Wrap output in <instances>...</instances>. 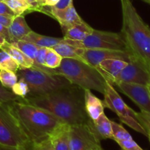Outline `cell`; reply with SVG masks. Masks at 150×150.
Returning a JSON list of instances; mask_svg holds the SVG:
<instances>
[{
	"label": "cell",
	"mask_w": 150,
	"mask_h": 150,
	"mask_svg": "<svg viewBox=\"0 0 150 150\" xmlns=\"http://www.w3.org/2000/svg\"><path fill=\"white\" fill-rule=\"evenodd\" d=\"M70 86L45 95L26 96V102L55 116L67 125L87 123L89 118L84 108V89Z\"/></svg>",
	"instance_id": "1"
},
{
	"label": "cell",
	"mask_w": 150,
	"mask_h": 150,
	"mask_svg": "<svg viewBox=\"0 0 150 150\" xmlns=\"http://www.w3.org/2000/svg\"><path fill=\"white\" fill-rule=\"evenodd\" d=\"M10 106L32 143L50 139L54 132L64 125L52 114L28 103L23 98L10 102Z\"/></svg>",
	"instance_id": "2"
},
{
	"label": "cell",
	"mask_w": 150,
	"mask_h": 150,
	"mask_svg": "<svg viewBox=\"0 0 150 150\" xmlns=\"http://www.w3.org/2000/svg\"><path fill=\"white\" fill-rule=\"evenodd\" d=\"M122 28L121 34L129 51L150 71V28L141 18L130 0H121Z\"/></svg>",
	"instance_id": "3"
},
{
	"label": "cell",
	"mask_w": 150,
	"mask_h": 150,
	"mask_svg": "<svg viewBox=\"0 0 150 150\" xmlns=\"http://www.w3.org/2000/svg\"><path fill=\"white\" fill-rule=\"evenodd\" d=\"M55 70L57 75L64 76L75 86L104 93L106 80L95 67L83 60L62 58L59 67Z\"/></svg>",
	"instance_id": "4"
},
{
	"label": "cell",
	"mask_w": 150,
	"mask_h": 150,
	"mask_svg": "<svg viewBox=\"0 0 150 150\" xmlns=\"http://www.w3.org/2000/svg\"><path fill=\"white\" fill-rule=\"evenodd\" d=\"M16 73L18 80L23 81L28 85L29 96L45 95L73 85L64 76L50 74L32 67L19 69Z\"/></svg>",
	"instance_id": "5"
},
{
	"label": "cell",
	"mask_w": 150,
	"mask_h": 150,
	"mask_svg": "<svg viewBox=\"0 0 150 150\" xmlns=\"http://www.w3.org/2000/svg\"><path fill=\"white\" fill-rule=\"evenodd\" d=\"M0 144L29 149L32 143L21 126L8 103H0Z\"/></svg>",
	"instance_id": "6"
},
{
	"label": "cell",
	"mask_w": 150,
	"mask_h": 150,
	"mask_svg": "<svg viewBox=\"0 0 150 150\" xmlns=\"http://www.w3.org/2000/svg\"><path fill=\"white\" fill-rule=\"evenodd\" d=\"M64 42L79 48L113 50L130 53L124 37L121 33L103 32L94 29L92 33L88 35L83 40L76 41L64 39Z\"/></svg>",
	"instance_id": "7"
},
{
	"label": "cell",
	"mask_w": 150,
	"mask_h": 150,
	"mask_svg": "<svg viewBox=\"0 0 150 150\" xmlns=\"http://www.w3.org/2000/svg\"><path fill=\"white\" fill-rule=\"evenodd\" d=\"M103 95L104 100L103 102L104 107L110 108L115 112L122 122L147 137V132L135 117V111L126 105L113 85L108 81L105 83Z\"/></svg>",
	"instance_id": "8"
},
{
	"label": "cell",
	"mask_w": 150,
	"mask_h": 150,
	"mask_svg": "<svg viewBox=\"0 0 150 150\" xmlns=\"http://www.w3.org/2000/svg\"><path fill=\"white\" fill-rule=\"evenodd\" d=\"M70 150H92L101 147L100 142L87 123L69 126Z\"/></svg>",
	"instance_id": "9"
},
{
	"label": "cell",
	"mask_w": 150,
	"mask_h": 150,
	"mask_svg": "<svg viewBox=\"0 0 150 150\" xmlns=\"http://www.w3.org/2000/svg\"><path fill=\"white\" fill-rule=\"evenodd\" d=\"M120 82L147 86L150 83V71L142 62L133 57L116 79L114 84Z\"/></svg>",
	"instance_id": "10"
},
{
	"label": "cell",
	"mask_w": 150,
	"mask_h": 150,
	"mask_svg": "<svg viewBox=\"0 0 150 150\" xmlns=\"http://www.w3.org/2000/svg\"><path fill=\"white\" fill-rule=\"evenodd\" d=\"M132 57L133 56L129 52H126V51L84 48L81 59L85 62L89 64V65L97 69L100 63L103 60L120 59L129 62L131 60Z\"/></svg>",
	"instance_id": "11"
},
{
	"label": "cell",
	"mask_w": 150,
	"mask_h": 150,
	"mask_svg": "<svg viewBox=\"0 0 150 150\" xmlns=\"http://www.w3.org/2000/svg\"><path fill=\"white\" fill-rule=\"evenodd\" d=\"M123 94L130 98L141 111L150 114V92L147 86L120 82L116 84Z\"/></svg>",
	"instance_id": "12"
},
{
	"label": "cell",
	"mask_w": 150,
	"mask_h": 150,
	"mask_svg": "<svg viewBox=\"0 0 150 150\" xmlns=\"http://www.w3.org/2000/svg\"><path fill=\"white\" fill-rule=\"evenodd\" d=\"M127 63L120 59H105L100 63L97 70L101 73L106 81L114 85L116 79Z\"/></svg>",
	"instance_id": "13"
},
{
	"label": "cell",
	"mask_w": 150,
	"mask_h": 150,
	"mask_svg": "<svg viewBox=\"0 0 150 150\" xmlns=\"http://www.w3.org/2000/svg\"><path fill=\"white\" fill-rule=\"evenodd\" d=\"M87 124L100 142L104 139H113L111 121L105 116V113H103L95 120L89 119Z\"/></svg>",
	"instance_id": "14"
},
{
	"label": "cell",
	"mask_w": 150,
	"mask_h": 150,
	"mask_svg": "<svg viewBox=\"0 0 150 150\" xmlns=\"http://www.w3.org/2000/svg\"><path fill=\"white\" fill-rule=\"evenodd\" d=\"M84 108L89 119L95 120L104 113L103 102L97 98L91 90L84 89Z\"/></svg>",
	"instance_id": "15"
},
{
	"label": "cell",
	"mask_w": 150,
	"mask_h": 150,
	"mask_svg": "<svg viewBox=\"0 0 150 150\" xmlns=\"http://www.w3.org/2000/svg\"><path fill=\"white\" fill-rule=\"evenodd\" d=\"M7 29L11 40L10 43L20 40L23 37L28 35L31 31H32L28 26L23 15L16 16V17H14L11 24Z\"/></svg>",
	"instance_id": "16"
},
{
	"label": "cell",
	"mask_w": 150,
	"mask_h": 150,
	"mask_svg": "<svg viewBox=\"0 0 150 150\" xmlns=\"http://www.w3.org/2000/svg\"><path fill=\"white\" fill-rule=\"evenodd\" d=\"M54 18L58 21L64 32L67 30L71 26L83 21V19L78 14L73 4H71L64 11L55 15Z\"/></svg>",
	"instance_id": "17"
},
{
	"label": "cell",
	"mask_w": 150,
	"mask_h": 150,
	"mask_svg": "<svg viewBox=\"0 0 150 150\" xmlns=\"http://www.w3.org/2000/svg\"><path fill=\"white\" fill-rule=\"evenodd\" d=\"M21 40L35 44L39 48H52L54 45L60 43L64 40V38H53L40 35L31 31L28 35L23 37Z\"/></svg>",
	"instance_id": "18"
},
{
	"label": "cell",
	"mask_w": 150,
	"mask_h": 150,
	"mask_svg": "<svg viewBox=\"0 0 150 150\" xmlns=\"http://www.w3.org/2000/svg\"><path fill=\"white\" fill-rule=\"evenodd\" d=\"M68 131L69 125L64 124L50 137L54 150H70Z\"/></svg>",
	"instance_id": "19"
},
{
	"label": "cell",
	"mask_w": 150,
	"mask_h": 150,
	"mask_svg": "<svg viewBox=\"0 0 150 150\" xmlns=\"http://www.w3.org/2000/svg\"><path fill=\"white\" fill-rule=\"evenodd\" d=\"M94 29L88 25L86 22L77 23L69 28L64 32V39L71 40L81 41L86 38L88 35L92 33Z\"/></svg>",
	"instance_id": "20"
},
{
	"label": "cell",
	"mask_w": 150,
	"mask_h": 150,
	"mask_svg": "<svg viewBox=\"0 0 150 150\" xmlns=\"http://www.w3.org/2000/svg\"><path fill=\"white\" fill-rule=\"evenodd\" d=\"M0 48L5 51L17 62L19 65V69L30 68L33 66V60L25 55L18 48L15 47L10 42H5V43Z\"/></svg>",
	"instance_id": "21"
},
{
	"label": "cell",
	"mask_w": 150,
	"mask_h": 150,
	"mask_svg": "<svg viewBox=\"0 0 150 150\" xmlns=\"http://www.w3.org/2000/svg\"><path fill=\"white\" fill-rule=\"evenodd\" d=\"M51 48L54 49L62 58H71L81 60V57L84 50V48H79L67 43L64 42V39L62 42L54 45Z\"/></svg>",
	"instance_id": "22"
},
{
	"label": "cell",
	"mask_w": 150,
	"mask_h": 150,
	"mask_svg": "<svg viewBox=\"0 0 150 150\" xmlns=\"http://www.w3.org/2000/svg\"><path fill=\"white\" fill-rule=\"evenodd\" d=\"M11 44L17 48H18L25 55H26L28 57L32 59L33 61L35 59L38 49H39V47L35 45V44L27 42V41L23 40H17L16 42H12Z\"/></svg>",
	"instance_id": "23"
},
{
	"label": "cell",
	"mask_w": 150,
	"mask_h": 150,
	"mask_svg": "<svg viewBox=\"0 0 150 150\" xmlns=\"http://www.w3.org/2000/svg\"><path fill=\"white\" fill-rule=\"evenodd\" d=\"M13 12L16 16L23 15L26 12L32 10L34 11L32 6L26 1L22 0H2Z\"/></svg>",
	"instance_id": "24"
},
{
	"label": "cell",
	"mask_w": 150,
	"mask_h": 150,
	"mask_svg": "<svg viewBox=\"0 0 150 150\" xmlns=\"http://www.w3.org/2000/svg\"><path fill=\"white\" fill-rule=\"evenodd\" d=\"M0 65L2 69L10 70L15 73H17L19 70V65L17 62L1 48H0Z\"/></svg>",
	"instance_id": "25"
},
{
	"label": "cell",
	"mask_w": 150,
	"mask_h": 150,
	"mask_svg": "<svg viewBox=\"0 0 150 150\" xmlns=\"http://www.w3.org/2000/svg\"><path fill=\"white\" fill-rule=\"evenodd\" d=\"M18 81L17 73L10 70L1 69L0 70V83L7 89H10Z\"/></svg>",
	"instance_id": "26"
},
{
	"label": "cell",
	"mask_w": 150,
	"mask_h": 150,
	"mask_svg": "<svg viewBox=\"0 0 150 150\" xmlns=\"http://www.w3.org/2000/svg\"><path fill=\"white\" fill-rule=\"evenodd\" d=\"M62 57L59 55L54 49L48 48L45 60V66L50 69H56L59 67Z\"/></svg>",
	"instance_id": "27"
},
{
	"label": "cell",
	"mask_w": 150,
	"mask_h": 150,
	"mask_svg": "<svg viewBox=\"0 0 150 150\" xmlns=\"http://www.w3.org/2000/svg\"><path fill=\"white\" fill-rule=\"evenodd\" d=\"M111 128H112L113 140H114L115 142L133 139L130 133L121 125L111 121Z\"/></svg>",
	"instance_id": "28"
},
{
	"label": "cell",
	"mask_w": 150,
	"mask_h": 150,
	"mask_svg": "<svg viewBox=\"0 0 150 150\" xmlns=\"http://www.w3.org/2000/svg\"><path fill=\"white\" fill-rule=\"evenodd\" d=\"M21 98L0 83V103H8L13 101L19 100Z\"/></svg>",
	"instance_id": "29"
},
{
	"label": "cell",
	"mask_w": 150,
	"mask_h": 150,
	"mask_svg": "<svg viewBox=\"0 0 150 150\" xmlns=\"http://www.w3.org/2000/svg\"><path fill=\"white\" fill-rule=\"evenodd\" d=\"M71 4H73V0H59L55 5L49 7L50 15L54 17L55 15L67 10Z\"/></svg>",
	"instance_id": "30"
},
{
	"label": "cell",
	"mask_w": 150,
	"mask_h": 150,
	"mask_svg": "<svg viewBox=\"0 0 150 150\" xmlns=\"http://www.w3.org/2000/svg\"><path fill=\"white\" fill-rule=\"evenodd\" d=\"M11 91L20 98H25L29 93L28 85L23 81L18 80L16 84L11 88Z\"/></svg>",
	"instance_id": "31"
},
{
	"label": "cell",
	"mask_w": 150,
	"mask_h": 150,
	"mask_svg": "<svg viewBox=\"0 0 150 150\" xmlns=\"http://www.w3.org/2000/svg\"><path fill=\"white\" fill-rule=\"evenodd\" d=\"M135 117L145 130L146 132L149 131L150 130V114L142 111L140 112L135 111Z\"/></svg>",
	"instance_id": "32"
},
{
	"label": "cell",
	"mask_w": 150,
	"mask_h": 150,
	"mask_svg": "<svg viewBox=\"0 0 150 150\" xmlns=\"http://www.w3.org/2000/svg\"><path fill=\"white\" fill-rule=\"evenodd\" d=\"M116 142L120 145L122 150H140L142 149L138 144L133 141V139L117 141Z\"/></svg>",
	"instance_id": "33"
},
{
	"label": "cell",
	"mask_w": 150,
	"mask_h": 150,
	"mask_svg": "<svg viewBox=\"0 0 150 150\" xmlns=\"http://www.w3.org/2000/svg\"><path fill=\"white\" fill-rule=\"evenodd\" d=\"M28 150H54L50 139L40 143H33Z\"/></svg>",
	"instance_id": "34"
},
{
	"label": "cell",
	"mask_w": 150,
	"mask_h": 150,
	"mask_svg": "<svg viewBox=\"0 0 150 150\" xmlns=\"http://www.w3.org/2000/svg\"><path fill=\"white\" fill-rule=\"evenodd\" d=\"M0 14L5 15V16H12V17H16V15L14 12L2 1L0 0Z\"/></svg>",
	"instance_id": "35"
},
{
	"label": "cell",
	"mask_w": 150,
	"mask_h": 150,
	"mask_svg": "<svg viewBox=\"0 0 150 150\" xmlns=\"http://www.w3.org/2000/svg\"><path fill=\"white\" fill-rule=\"evenodd\" d=\"M13 18H14V17H12V16L0 14V23L5 26L6 28H8L10 25L11 24Z\"/></svg>",
	"instance_id": "36"
},
{
	"label": "cell",
	"mask_w": 150,
	"mask_h": 150,
	"mask_svg": "<svg viewBox=\"0 0 150 150\" xmlns=\"http://www.w3.org/2000/svg\"><path fill=\"white\" fill-rule=\"evenodd\" d=\"M0 35L5 39V40L7 42H10L11 40H10V35H9L8 29L6 28L5 26H3V25H1V23H0Z\"/></svg>",
	"instance_id": "37"
},
{
	"label": "cell",
	"mask_w": 150,
	"mask_h": 150,
	"mask_svg": "<svg viewBox=\"0 0 150 150\" xmlns=\"http://www.w3.org/2000/svg\"><path fill=\"white\" fill-rule=\"evenodd\" d=\"M59 0H45L42 3V7H52V6L55 5L57 2H58Z\"/></svg>",
	"instance_id": "38"
},
{
	"label": "cell",
	"mask_w": 150,
	"mask_h": 150,
	"mask_svg": "<svg viewBox=\"0 0 150 150\" xmlns=\"http://www.w3.org/2000/svg\"><path fill=\"white\" fill-rule=\"evenodd\" d=\"M29 149H22V148L11 147V146H4L0 144V150H28Z\"/></svg>",
	"instance_id": "39"
},
{
	"label": "cell",
	"mask_w": 150,
	"mask_h": 150,
	"mask_svg": "<svg viewBox=\"0 0 150 150\" xmlns=\"http://www.w3.org/2000/svg\"><path fill=\"white\" fill-rule=\"evenodd\" d=\"M5 42H7V41L5 40V39H4V38H3L1 35H0V48H1V47L2 46L4 43H5Z\"/></svg>",
	"instance_id": "40"
},
{
	"label": "cell",
	"mask_w": 150,
	"mask_h": 150,
	"mask_svg": "<svg viewBox=\"0 0 150 150\" xmlns=\"http://www.w3.org/2000/svg\"><path fill=\"white\" fill-rule=\"evenodd\" d=\"M147 133H148V136H147V137H148V139H149V142H150V130H149V131L147 132Z\"/></svg>",
	"instance_id": "41"
},
{
	"label": "cell",
	"mask_w": 150,
	"mask_h": 150,
	"mask_svg": "<svg viewBox=\"0 0 150 150\" xmlns=\"http://www.w3.org/2000/svg\"><path fill=\"white\" fill-rule=\"evenodd\" d=\"M92 150H104V149H103L102 147H99V148H98V149H92Z\"/></svg>",
	"instance_id": "42"
},
{
	"label": "cell",
	"mask_w": 150,
	"mask_h": 150,
	"mask_svg": "<svg viewBox=\"0 0 150 150\" xmlns=\"http://www.w3.org/2000/svg\"><path fill=\"white\" fill-rule=\"evenodd\" d=\"M44 1H45V0H39V2L40 3V4H42V3ZM41 6H42V5H41Z\"/></svg>",
	"instance_id": "43"
},
{
	"label": "cell",
	"mask_w": 150,
	"mask_h": 150,
	"mask_svg": "<svg viewBox=\"0 0 150 150\" xmlns=\"http://www.w3.org/2000/svg\"><path fill=\"white\" fill-rule=\"evenodd\" d=\"M147 86H148V89H149V92H150V83L149 85H147Z\"/></svg>",
	"instance_id": "44"
},
{
	"label": "cell",
	"mask_w": 150,
	"mask_h": 150,
	"mask_svg": "<svg viewBox=\"0 0 150 150\" xmlns=\"http://www.w3.org/2000/svg\"><path fill=\"white\" fill-rule=\"evenodd\" d=\"M1 69H2V68H1V66L0 65V70H1Z\"/></svg>",
	"instance_id": "45"
},
{
	"label": "cell",
	"mask_w": 150,
	"mask_h": 150,
	"mask_svg": "<svg viewBox=\"0 0 150 150\" xmlns=\"http://www.w3.org/2000/svg\"><path fill=\"white\" fill-rule=\"evenodd\" d=\"M147 1H149V2L150 3V0H147Z\"/></svg>",
	"instance_id": "46"
},
{
	"label": "cell",
	"mask_w": 150,
	"mask_h": 150,
	"mask_svg": "<svg viewBox=\"0 0 150 150\" xmlns=\"http://www.w3.org/2000/svg\"><path fill=\"white\" fill-rule=\"evenodd\" d=\"M140 150H144V149H142H142H141Z\"/></svg>",
	"instance_id": "47"
},
{
	"label": "cell",
	"mask_w": 150,
	"mask_h": 150,
	"mask_svg": "<svg viewBox=\"0 0 150 150\" xmlns=\"http://www.w3.org/2000/svg\"><path fill=\"white\" fill-rule=\"evenodd\" d=\"M22 1H26V0H22Z\"/></svg>",
	"instance_id": "48"
},
{
	"label": "cell",
	"mask_w": 150,
	"mask_h": 150,
	"mask_svg": "<svg viewBox=\"0 0 150 150\" xmlns=\"http://www.w3.org/2000/svg\"><path fill=\"white\" fill-rule=\"evenodd\" d=\"M37 1H39V0H37Z\"/></svg>",
	"instance_id": "49"
}]
</instances>
